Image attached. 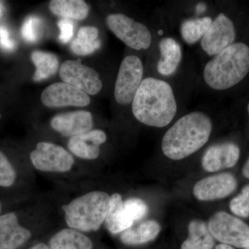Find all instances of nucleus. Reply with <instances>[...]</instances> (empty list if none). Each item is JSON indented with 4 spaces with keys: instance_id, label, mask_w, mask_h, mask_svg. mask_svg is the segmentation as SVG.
I'll list each match as a JSON object with an SVG mask.
<instances>
[{
    "instance_id": "nucleus-1",
    "label": "nucleus",
    "mask_w": 249,
    "mask_h": 249,
    "mask_svg": "<svg viewBox=\"0 0 249 249\" xmlns=\"http://www.w3.org/2000/svg\"><path fill=\"white\" fill-rule=\"evenodd\" d=\"M131 107L141 124L163 128L176 117L178 103L171 83L160 77L147 76L142 80Z\"/></svg>"
},
{
    "instance_id": "nucleus-2",
    "label": "nucleus",
    "mask_w": 249,
    "mask_h": 249,
    "mask_svg": "<svg viewBox=\"0 0 249 249\" xmlns=\"http://www.w3.org/2000/svg\"><path fill=\"white\" fill-rule=\"evenodd\" d=\"M213 124L207 113L195 110L178 119L165 132L161 142L163 155L170 160H184L207 143Z\"/></svg>"
},
{
    "instance_id": "nucleus-3",
    "label": "nucleus",
    "mask_w": 249,
    "mask_h": 249,
    "mask_svg": "<svg viewBox=\"0 0 249 249\" xmlns=\"http://www.w3.org/2000/svg\"><path fill=\"white\" fill-rule=\"evenodd\" d=\"M249 73V46L235 42L205 64L201 77L210 89L222 91L238 85Z\"/></svg>"
},
{
    "instance_id": "nucleus-4",
    "label": "nucleus",
    "mask_w": 249,
    "mask_h": 249,
    "mask_svg": "<svg viewBox=\"0 0 249 249\" xmlns=\"http://www.w3.org/2000/svg\"><path fill=\"white\" fill-rule=\"evenodd\" d=\"M110 196L103 191H92L76 196L62 206L67 227L80 232L98 231L106 222Z\"/></svg>"
},
{
    "instance_id": "nucleus-5",
    "label": "nucleus",
    "mask_w": 249,
    "mask_h": 249,
    "mask_svg": "<svg viewBox=\"0 0 249 249\" xmlns=\"http://www.w3.org/2000/svg\"><path fill=\"white\" fill-rule=\"evenodd\" d=\"M106 23L116 37L129 48L142 51L151 47L153 35L145 24L123 14H109Z\"/></svg>"
},
{
    "instance_id": "nucleus-6",
    "label": "nucleus",
    "mask_w": 249,
    "mask_h": 249,
    "mask_svg": "<svg viewBox=\"0 0 249 249\" xmlns=\"http://www.w3.org/2000/svg\"><path fill=\"white\" fill-rule=\"evenodd\" d=\"M31 164L45 173L66 174L73 169L75 160L71 152L53 142H42L30 153Z\"/></svg>"
},
{
    "instance_id": "nucleus-7",
    "label": "nucleus",
    "mask_w": 249,
    "mask_h": 249,
    "mask_svg": "<svg viewBox=\"0 0 249 249\" xmlns=\"http://www.w3.org/2000/svg\"><path fill=\"white\" fill-rule=\"evenodd\" d=\"M144 76V66L137 55H129L121 62L114 85V96L116 102L127 106L133 102L134 96Z\"/></svg>"
},
{
    "instance_id": "nucleus-8",
    "label": "nucleus",
    "mask_w": 249,
    "mask_h": 249,
    "mask_svg": "<svg viewBox=\"0 0 249 249\" xmlns=\"http://www.w3.org/2000/svg\"><path fill=\"white\" fill-rule=\"evenodd\" d=\"M208 227L211 235L224 245L238 248L249 245V226L227 213H214L209 219Z\"/></svg>"
},
{
    "instance_id": "nucleus-9",
    "label": "nucleus",
    "mask_w": 249,
    "mask_h": 249,
    "mask_svg": "<svg viewBox=\"0 0 249 249\" xmlns=\"http://www.w3.org/2000/svg\"><path fill=\"white\" fill-rule=\"evenodd\" d=\"M235 24L229 16L219 13L213 19L211 27L200 41L201 50L208 56L212 57L220 53L235 42Z\"/></svg>"
},
{
    "instance_id": "nucleus-10",
    "label": "nucleus",
    "mask_w": 249,
    "mask_h": 249,
    "mask_svg": "<svg viewBox=\"0 0 249 249\" xmlns=\"http://www.w3.org/2000/svg\"><path fill=\"white\" fill-rule=\"evenodd\" d=\"M60 76L64 83L88 95L97 94L103 88L102 80L98 72L82 64L80 60L64 62L60 67Z\"/></svg>"
},
{
    "instance_id": "nucleus-11",
    "label": "nucleus",
    "mask_w": 249,
    "mask_h": 249,
    "mask_svg": "<svg viewBox=\"0 0 249 249\" xmlns=\"http://www.w3.org/2000/svg\"><path fill=\"white\" fill-rule=\"evenodd\" d=\"M41 101L47 107L89 106V95L65 83H55L47 87L41 94Z\"/></svg>"
},
{
    "instance_id": "nucleus-12",
    "label": "nucleus",
    "mask_w": 249,
    "mask_h": 249,
    "mask_svg": "<svg viewBox=\"0 0 249 249\" xmlns=\"http://www.w3.org/2000/svg\"><path fill=\"white\" fill-rule=\"evenodd\" d=\"M235 177L231 173H221L199 180L193 188V195L200 201L224 199L237 188Z\"/></svg>"
},
{
    "instance_id": "nucleus-13",
    "label": "nucleus",
    "mask_w": 249,
    "mask_h": 249,
    "mask_svg": "<svg viewBox=\"0 0 249 249\" xmlns=\"http://www.w3.org/2000/svg\"><path fill=\"white\" fill-rule=\"evenodd\" d=\"M157 52L158 57L155 63L157 74L164 78L174 76L183 60V49L180 42L172 36H165L159 40Z\"/></svg>"
},
{
    "instance_id": "nucleus-14",
    "label": "nucleus",
    "mask_w": 249,
    "mask_h": 249,
    "mask_svg": "<svg viewBox=\"0 0 249 249\" xmlns=\"http://www.w3.org/2000/svg\"><path fill=\"white\" fill-rule=\"evenodd\" d=\"M240 147L232 142H219L206 149L201 160L206 171L214 173L235 166L240 159Z\"/></svg>"
},
{
    "instance_id": "nucleus-15",
    "label": "nucleus",
    "mask_w": 249,
    "mask_h": 249,
    "mask_svg": "<svg viewBox=\"0 0 249 249\" xmlns=\"http://www.w3.org/2000/svg\"><path fill=\"white\" fill-rule=\"evenodd\" d=\"M50 124L54 131L63 137L71 138L91 130L93 116L88 111H70L54 116Z\"/></svg>"
},
{
    "instance_id": "nucleus-16",
    "label": "nucleus",
    "mask_w": 249,
    "mask_h": 249,
    "mask_svg": "<svg viewBox=\"0 0 249 249\" xmlns=\"http://www.w3.org/2000/svg\"><path fill=\"white\" fill-rule=\"evenodd\" d=\"M32 233L19 224L17 214L0 215V249H19L30 240Z\"/></svg>"
},
{
    "instance_id": "nucleus-17",
    "label": "nucleus",
    "mask_w": 249,
    "mask_h": 249,
    "mask_svg": "<svg viewBox=\"0 0 249 249\" xmlns=\"http://www.w3.org/2000/svg\"><path fill=\"white\" fill-rule=\"evenodd\" d=\"M107 141V135L101 129H91L89 132L72 137L67 143L72 155L84 160H95L101 153V146Z\"/></svg>"
},
{
    "instance_id": "nucleus-18",
    "label": "nucleus",
    "mask_w": 249,
    "mask_h": 249,
    "mask_svg": "<svg viewBox=\"0 0 249 249\" xmlns=\"http://www.w3.org/2000/svg\"><path fill=\"white\" fill-rule=\"evenodd\" d=\"M105 224L112 234L120 233L134 225V222L124 209V199L119 193H114L110 196Z\"/></svg>"
},
{
    "instance_id": "nucleus-19",
    "label": "nucleus",
    "mask_w": 249,
    "mask_h": 249,
    "mask_svg": "<svg viewBox=\"0 0 249 249\" xmlns=\"http://www.w3.org/2000/svg\"><path fill=\"white\" fill-rule=\"evenodd\" d=\"M50 249H93L92 240L84 232L67 227L58 231L49 241Z\"/></svg>"
},
{
    "instance_id": "nucleus-20",
    "label": "nucleus",
    "mask_w": 249,
    "mask_h": 249,
    "mask_svg": "<svg viewBox=\"0 0 249 249\" xmlns=\"http://www.w3.org/2000/svg\"><path fill=\"white\" fill-rule=\"evenodd\" d=\"M160 224L157 221H144L121 232L120 239L126 245H143L155 240L160 234Z\"/></svg>"
},
{
    "instance_id": "nucleus-21",
    "label": "nucleus",
    "mask_w": 249,
    "mask_h": 249,
    "mask_svg": "<svg viewBox=\"0 0 249 249\" xmlns=\"http://www.w3.org/2000/svg\"><path fill=\"white\" fill-rule=\"evenodd\" d=\"M213 19V18L209 16L183 19L179 26L181 38L189 45L200 42L211 27Z\"/></svg>"
},
{
    "instance_id": "nucleus-22",
    "label": "nucleus",
    "mask_w": 249,
    "mask_h": 249,
    "mask_svg": "<svg viewBox=\"0 0 249 249\" xmlns=\"http://www.w3.org/2000/svg\"><path fill=\"white\" fill-rule=\"evenodd\" d=\"M188 233L189 235L183 242L181 249H212L213 247V238L204 221H191L188 225Z\"/></svg>"
},
{
    "instance_id": "nucleus-23",
    "label": "nucleus",
    "mask_w": 249,
    "mask_h": 249,
    "mask_svg": "<svg viewBox=\"0 0 249 249\" xmlns=\"http://www.w3.org/2000/svg\"><path fill=\"white\" fill-rule=\"evenodd\" d=\"M49 9L56 16L64 19L82 20L88 17L89 7L83 0H52Z\"/></svg>"
},
{
    "instance_id": "nucleus-24",
    "label": "nucleus",
    "mask_w": 249,
    "mask_h": 249,
    "mask_svg": "<svg viewBox=\"0 0 249 249\" xmlns=\"http://www.w3.org/2000/svg\"><path fill=\"white\" fill-rule=\"evenodd\" d=\"M99 31L97 28L85 26L80 28L77 37L71 44V50L78 55H88L93 53L101 47V42L98 40Z\"/></svg>"
},
{
    "instance_id": "nucleus-25",
    "label": "nucleus",
    "mask_w": 249,
    "mask_h": 249,
    "mask_svg": "<svg viewBox=\"0 0 249 249\" xmlns=\"http://www.w3.org/2000/svg\"><path fill=\"white\" fill-rule=\"evenodd\" d=\"M31 60L36 67L34 81L40 82L53 76L58 69L59 61L55 54L42 51H34Z\"/></svg>"
},
{
    "instance_id": "nucleus-26",
    "label": "nucleus",
    "mask_w": 249,
    "mask_h": 249,
    "mask_svg": "<svg viewBox=\"0 0 249 249\" xmlns=\"http://www.w3.org/2000/svg\"><path fill=\"white\" fill-rule=\"evenodd\" d=\"M17 178V173L8 157L0 151V186H12Z\"/></svg>"
},
{
    "instance_id": "nucleus-27",
    "label": "nucleus",
    "mask_w": 249,
    "mask_h": 249,
    "mask_svg": "<svg viewBox=\"0 0 249 249\" xmlns=\"http://www.w3.org/2000/svg\"><path fill=\"white\" fill-rule=\"evenodd\" d=\"M41 27L42 23L40 18L34 16H29L24 21L21 29L23 38L31 43L37 42L40 37Z\"/></svg>"
},
{
    "instance_id": "nucleus-28",
    "label": "nucleus",
    "mask_w": 249,
    "mask_h": 249,
    "mask_svg": "<svg viewBox=\"0 0 249 249\" xmlns=\"http://www.w3.org/2000/svg\"><path fill=\"white\" fill-rule=\"evenodd\" d=\"M230 209L232 213L239 217H249V185L246 186L240 194L231 201Z\"/></svg>"
},
{
    "instance_id": "nucleus-29",
    "label": "nucleus",
    "mask_w": 249,
    "mask_h": 249,
    "mask_svg": "<svg viewBox=\"0 0 249 249\" xmlns=\"http://www.w3.org/2000/svg\"><path fill=\"white\" fill-rule=\"evenodd\" d=\"M124 207L134 223L143 219L148 212L146 203L139 198H129L124 201Z\"/></svg>"
},
{
    "instance_id": "nucleus-30",
    "label": "nucleus",
    "mask_w": 249,
    "mask_h": 249,
    "mask_svg": "<svg viewBox=\"0 0 249 249\" xmlns=\"http://www.w3.org/2000/svg\"><path fill=\"white\" fill-rule=\"evenodd\" d=\"M59 29H60V42L62 43H68L71 40L73 36V24L70 19H62L58 23Z\"/></svg>"
},
{
    "instance_id": "nucleus-31",
    "label": "nucleus",
    "mask_w": 249,
    "mask_h": 249,
    "mask_svg": "<svg viewBox=\"0 0 249 249\" xmlns=\"http://www.w3.org/2000/svg\"><path fill=\"white\" fill-rule=\"evenodd\" d=\"M16 42L11 39V34L7 28L0 25V48L6 52H11L16 49Z\"/></svg>"
},
{
    "instance_id": "nucleus-32",
    "label": "nucleus",
    "mask_w": 249,
    "mask_h": 249,
    "mask_svg": "<svg viewBox=\"0 0 249 249\" xmlns=\"http://www.w3.org/2000/svg\"><path fill=\"white\" fill-rule=\"evenodd\" d=\"M29 249H50V248H49V245H47V244L40 242V243H37L35 245L32 246Z\"/></svg>"
},
{
    "instance_id": "nucleus-33",
    "label": "nucleus",
    "mask_w": 249,
    "mask_h": 249,
    "mask_svg": "<svg viewBox=\"0 0 249 249\" xmlns=\"http://www.w3.org/2000/svg\"><path fill=\"white\" fill-rule=\"evenodd\" d=\"M242 173H243V175L245 178H249V158L247 161L246 162L245 165H244Z\"/></svg>"
},
{
    "instance_id": "nucleus-34",
    "label": "nucleus",
    "mask_w": 249,
    "mask_h": 249,
    "mask_svg": "<svg viewBox=\"0 0 249 249\" xmlns=\"http://www.w3.org/2000/svg\"><path fill=\"white\" fill-rule=\"evenodd\" d=\"M215 249H233L229 245H224V244H221V245H217Z\"/></svg>"
},
{
    "instance_id": "nucleus-35",
    "label": "nucleus",
    "mask_w": 249,
    "mask_h": 249,
    "mask_svg": "<svg viewBox=\"0 0 249 249\" xmlns=\"http://www.w3.org/2000/svg\"><path fill=\"white\" fill-rule=\"evenodd\" d=\"M1 210H2V206H1V202L0 201V215H1Z\"/></svg>"
},
{
    "instance_id": "nucleus-36",
    "label": "nucleus",
    "mask_w": 249,
    "mask_h": 249,
    "mask_svg": "<svg viewBox=\"0 0 249 249\" xmlns=\"http://www.w3.org/2000/svg\"><path fill=\"white\" fill-rule=\"evenodd\" d=\"M1 11H2V9H1V2H0V16H1Z\"/></svg>"
},
{
    "instance_id": "nucleus-37",
    "label": "nucleus",
    "mask_w": 249,
    "mask_h": 249,
    "mask_svg": "<svg viewBox=\"0 0 249 249\" xmlns=\"http://www.w3.org/2000/svg\"><path fill=\"white\" fill-rule=\"evenodd\" d=\"M247 111H248V114H249V102L248 103V106H247Z\"/></svg>"
},
{
    "instance_id": "nucleus-38",
    "label": "nucleus",
    "mask_w": 249,
    "mask_h": 249,
    "mask_svg": "<svg viewBox=\"0 0 249 249\" xmlns=\"http://www.w3.org/2000/svg\"><path fill=\"white\" fill-rule=\"evenodd\" d=\"M245 249H249V245L248 246V247H246V248H245Z\"/></svg>"
}]
</instances>
